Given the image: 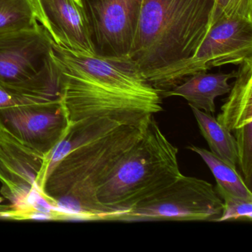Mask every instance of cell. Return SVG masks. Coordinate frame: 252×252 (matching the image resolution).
Here are the masks:
<instances>
[{
    "label": "cell",
    "instance_id": "cell-1",
    "mask_svg": "<svg viewBox=\"0 0 252 252\" xmlns=\"http://www.w3.org/2000/svg\"><path fill=\"white\" fill-rule=\"evenodd\" d=\"M52 56L62 71V100L70 123L107 118L138 126L163 111L160 92L129 57L76 54L52 40Z\"/></svg>",
    "mask_w": 252,
    "mask_h": 252
},
{
    "label": "cell",
    "instance_id": "cell-2",
    "mask_svg": "<svg viewBox=\"0 0 252 252\" xmlns=\"http://www.w3.org/2000/svg\"><path fill=\"white\" fill-rule=\"evenodd\" d=\"M148 120L123 125L67 153L48 172L42 194L76 220H113L125 210L104 206L98 191L126 153L141 138Z\"/></svg>",
    "mask_w": 252,
    "mask_h": 252
},
{
    "label": "cell",
    "instance_id": "cell-3",
    "mask_svg": "<svg viewBox=\"0 0 252 252\" xmlns=\"http://www.w3.org/2000/svg\"><path fill=\"white\" fill-rule=\"evenodd\" d=\"M214 5L215 0H142L129 57L144 77L196 52Z\"/></svg>",
    "mask_w": 252,
    "mask_h": 252
},
{
    "label": "cell",
    "instance_id": "cell-4",
    "mask_svg": "<svg viewBox=\"0 0 252 252\" xmlns=\"http://www.w3.org/2000/svg\"><path fill=\"white\" fill-rule=\"evenodd\" d=\"M178 153L152 116L141 138L100 187L98 200L111 209L126 210L154 195L182 175Z\"/></svg>",
    "mask_w": 252,
    "mask_h": 252
},
{
    "label": "cell",
    "instance_id": "cell-5",
    "mask_svg": "<svg viewBox=\"0 0 252 252\" xmlns=\"http://www.w3.org/2000/svg\"><path fill=\"white\" fill-rule=\"evenodd\" d=\"M249 59H252V20L227 17L210 28L192 56L155 70L145 79L161 95L194 73L226 64H240Z\"/></svg>",
    "mask_w": 252,
    "mask_h": 252
},
{
    "label": "cell",
    "instance_id": "cell-6",
    "mask_svg": "<svg viewBox=\"0 0 252 252\" xmlns=\"http://www.w3.org/2000/svg\"><path fill=\"white\" fill-rule=\"evenodd\" d=\"M222 200L212 184L182 175L161 191L126 209L116 221L215 222L222 215Z\"/></svg>",
    "mask_w": 252,
    "mask_h": 252
},
{
    "label": "cell",
    "instance_id": "cell-7",
    "mask_svg": "<svg viewBox=\"0 0 252 252\" xmlns=\"http://www.w3.org/2000/svg\"><path fill=\"white\" fill-rule=\"evenodd\" d=\"M0 123L19 141L48 158L71 125L62 98L0 109Z\"/></svg>",
    "mask_w": 252,
    "mask_h": 252
},
{
    "label": "cell",
    "instance_id": "cell-8",
    "mask_svg": "<svg viewBox=\"0 0 252 252\" xmlns=\"http://www.w3.org/2000/svg\"><path fill=\"white\" fill-rule=\"evenodd\" d=\"M97 55L129 57L142 0H80Z\"/></svg>",
    "mask_w": 252,
    "mask_h": 252
},
{
    "label": "cell",
    "instance_id": "cell-9",
    "mask_svg": "<svg viewBox=\"0 0 252 252\" xmlns=\"http://www.w3.org/2000/svg\"><path fill=\"white\" fill-rule=\"evenodd\" d=\"M48 158L28 147L5 128L0 129V192L20 209L35 190L42 193Z\"/></svg>",
    "mask_w": 252,
    "mask_h": 252
},
{
    "label": "cell",
    "instance_id": "cell-10",
    "mask_svg": "<svg viewBox=\"0 0 252 252\" xmlns=\"http://www.w3.org/2000/svg\"><path fill=\"white\" fill-rule=\"evenodd\" d=\"M52 39L41 25L0 34V82L34 77L51 56Z\"/></svg>",
    "mask_w": 252,
    "mask_h": 252
},
{
    "label": "cell",
    "instance_id": "cell-11",
    "mask_svg": "<svg viewBox=\"0 0 252 252\" xmlns=\"http://www.w3.org/2000/svg\"><path fill=\"white\" fill-rule=\"evenodd\" d=\"M36 20L56 45L76 54H96L80 0H33Z\"/></svg>",
    "mask_w": 252,
    "mask_h": 252
},
{
    "label": "cell",
    "instance_id": "cell-12",
    "mask_svg": "<svg viewBox=\"0 0 252 252\" xmlns=\"http://www.w3.org/2000/svg\"><path fill=\"white\" fill-rule=\"evenodd\" d=\"M62 85L61 69L51 54L34 77L18 83L0 82V109L61 99Z\"/></svg>",
    "mask_w": 252,
    "mask_h": 252
},
{
    "label": "cell",
    "instance_id": "cell-13",
    "mask_svg": "<svg viewBox=\"0 0 252 252\" xmlns=\"http://www.w3.org/2000/svg\"><path fill=\"white\" fill-rule=\"evenodd\" d=\"M237 71L230 73L200 72L189 76L182 83L161 94L162 98L181 96L192 106L205 113H215L217 97L228 94L231 87L229 79L235 78Z\"/></svg>",
    "mask_w": 252,
    "mask_h": 252
},
{
    "label": "cell",
    "instance_id": "cell-14",
    "mask_svg": "<svg viewBox=\"0 0 252 252\" xmlns=\"http://www.w3.org/2000/svg\"><path fill=\"white\" fill-rule=\"evenodd\" d=\"M239 65L234 86L217 118L231 132L252 124V59Z\"/></svg>",
    "mask_w": 252,
    "mask_h": 252
},
{
    "label": "cell",
    "instance_id": "cell-15",
    "mask_svg": "<svg viewBox=\"0 0 252 252\" xmlns=\"http://www.w3.org/2000/svg\"><path fill=\"white\" fill-rule=\"evenodd\" d=\"M70 124L67 135L48 158V171L67 153L123 125L107 118H88Z\"/></svg>",
    "mask_w": 252,
    "mask_h": 252
},
{
    "label": "cell",
    "instance_id": "cell-16",
    "mask_svg": "<svg viewBox=\"0 0 252 252\" xmlns=\"http://www.w3.org/2000/svg\"><path fill=\"white\" fill-rule=\"evenodd\" d=\"M211 152L233 167L238 163L235 137L209 113L189 106Z\"/></svg>",
    "mask_w": 252,
    "mask_h": 252
},
{
    "label": "cell",
    "instance_id": "cell-17",
    "mask_svg": "<svg viewBox=\"0 0 252 252\" xmlns=\"http://www.w3.org/2000/svg\"><path fill=\"white\" fill-rule=\"evenodd\" d=\"M188 150L197 153L206 163L213 174L217 187L222 189L229 194L246 199H252V193L237 169L206 149L190 145Z\"/></svg>",
    "mask_w": 252,
    "mask_h": 252
},
{
    "label": "cell",
    "instance_id": "cell-18",
    "mask_svg": "<svg viewBox=\"0 0 252 252\" xmlns=\"http://www.w3.org/2000/svg\"><path fill=\"white\" fill-rule=\"evenodd\" d=\"M38 24L33 0H0V34Z\"/></svg>",
    "mask_w": 252,
    "mask_h": 252
},
{
    "label": "cell",
    "instance_id": "cell-19",
    "mask_svg": "<svg viewBox=\"0 0 252 252\" xmlns=\"http://www.w3.org/2000/svg\"><path fill=\"white\" fill-rule=\"evenodd\" d=\"M216 191L222 199V215L215 222L245 220L252 221V199H246L229 194L222 189L216 187Z\"/></svg>",
    "mask_w": 252,
    "mask_h": 252
},
{
    "label": "cell",
    "instance_id": "cell-20",
    "mask_svg": "<svg viewBox=\"0 0 252 252\" xmlns=\"http://www.w3.org/2000/svg\"><path fill=\"white\" fill-rule=\"evenodd\" d=\"M231 17H243L252 20V0H215L208 32L217 22Z\"/></svg>",
    "mask_w": 252,
    "mask_h": 252
},
{
    "label": "cell",
    "instance_id": "cell-21",
    "mask_svg": "<svg viewBox=\"0 0 252 252\" xmlns=\"http://www.w3.org/2000/svg\"><path fill=\"white\" fill-rule=\"evenodd\" d=\"M238 164L249 186L252 177V124L235 131Z\"/></svg>",
    "mask_w": 252,
    "mask_h": 252
},
{
    "label": "cell",
    "instance_id": "cell-22",
    "mask_svg": "<svg viewBox=\"0 0 252 252\" xmlns=\"http://www.w3.org/2000/svg\"><path fill=\"white\" fill-rule=\"evenodd\" d=\"M0 200H1V201H2V198L1 197H0Z\"/></svg>",
    "mask_w": 252,
    "mask_h": 252
},
{
    "label": "cell",
    "instance_id": "cell-23",
    "mask_svg": "<svg viewBox=\"0 0 252 252\" xmlns=\"http://www.w3.org/2000/svg\"><path fill=\"white\" fill-rule=\"evenodd\" d=\"M1 126H2V125H1V123H0V129H1Z\"/></svg>",
    "mask_w": 252,
    "mask_h": 252
}]
</instances>
